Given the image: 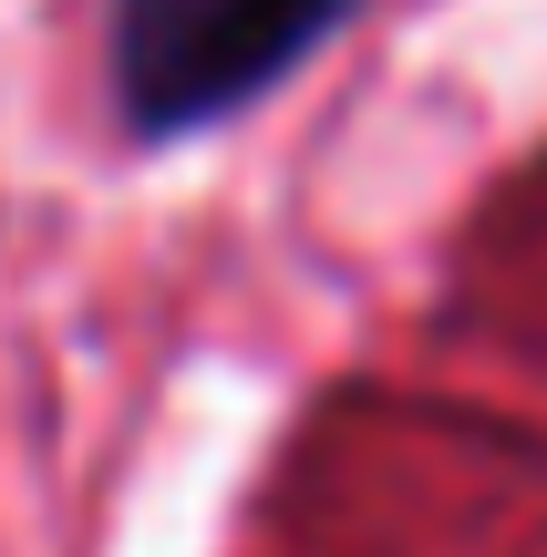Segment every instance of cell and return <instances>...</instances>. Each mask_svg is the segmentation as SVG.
Masks as SVG:
<instances>
[{
	"label": "cell",
	"instance_id": "obj_1",
	"mask_svg": "<svg viewBox=\"0 0 547 557\" xmlns=\"http://www.w3.org/2000/svg\"><path fill=\"white\" fill-rule=\"evenodd\" d=\"M351 0H114V103L135 135H197L289 73Z\"/></svg>",
	"mask_w": 547,
	"mask_h": 557
}]
</instances>
